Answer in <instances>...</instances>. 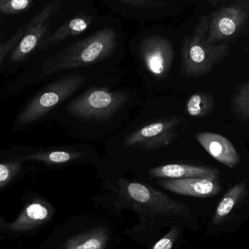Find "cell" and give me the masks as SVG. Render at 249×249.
<instances>
[{"label":"cell","instance_id":"1","mask_svg":"<svg viewBox=\"0 0 249 249\" xmlns=\"http://www.w3.org/2000/svg\"><path fill=\"white\" fill-rule=\"evenodd\" d=\"M116 32L105 28L89 38L74 42L47 60L42 67L44 75L91 65L107 58L115 51Z\"/></svg>","mask_w":249,"mask_h":249},{"label":"cell","instance_id":"2","mask_svg":"<svg viewBox=\"0 0 249 249\" xmlns=\"http://www.w3.org/2000/svg\"><path fill=\"white\" fill-rule=\"evenodd\" d=\"M209 18L199 19L194 31L186 37L181 48V71L188 77L208 74L228 53L226 43H211L207 39Z\"/></svg>","mask_w":249,"mask_h":249},{"label":"cell","instance_id":"3","mask_svg":"<svg viewBox=\"0 0 249 249\" xmlns=\"http://www.w3.org/2000/svg\"><path fill=\"white\" fill-rule=\"evenodd\" d=\"M86 82L85 76L74 74L48 85L20 110L16 116L15 126L23 128L39 121L54 108L75 93Z\"/></svg>","mask_w":249,"mask_h":249},{"label":"cell","instance_id":"4","mask_svg":"<svg viewBox=\"0 0 249 249\" xmlns=\"http://www.w3.org/2000/svg\"><path fill=\"white\" fill-rule=\"evenodd\" d=\"M126 100L127 95L124 92L97 88L88 91L72 101L67 111L83 119H107L119 111Z\"/></svg>","mask_w":249,"mask_h":249},{"label":"cell","instance_id":"5","mask_svg":"<svg viewBox=\"0 0 249 249\" xmlns=\"http://www.w3.org/2000/svg\"><path fill=\"white\" fill-rule=\"evenodd\" d=\"M207 39L220 44L232 39L249 21V0L228 1L219 6L209 16Z\"/></svg>","mask_w":249,"mask_h":249},{"label":"cell","instance_id":"6","mask_svg":"<svg viewBox=\"0 0 249 249\" xmlns=\"http://www.w3.org/2000/svg\"><path fill=\"white\" fill-rule=\"evenodd\" d=\"M63 1H53L47 4L26 23V29L16 48L8 57L9 62L18 64L24 61L36 48H39L51 25V20L60 10Z\"/></svg>","mask_w":249,"mask_h":249},{"label":"cell","instance_id":"7","mask_svg":"<svg viewBox=\"0 0 249 249\" xmlns=\"http://www.w3.org/2000/svg\"><path fill=\"white\" fill-rule=\"evenodd\" d=\"M180 123L179 118L173 117L148 124L129 134L124 140V146L143 150L168 146L178 137L177 127Z\"/></svg>","mask_w":249,"mask_h":249},{"label":"cell","instance_id":"8","mask_svg":"<svg viewBox=\"0 0 249 249\" xmlns=\"http://www.w3.org/2000/svg\"><path fill=\"white\" fill-rule=\"evenodd\" d=\"M123 194L132 202L150 209L154 213L183 216L185 207L154 190L152 187L136 182L120 181Z\"/></svg>","mask_w":249,"mask_h":249},{"label":"cell","instance_id":"9","mask_svg":"<svg viewBox=\"0 0 249 249\" xmlns=\"http://www.w3.org/2000/svg\"><path fill=\"white\" fill-rule=\"evenodd\" d=\"M140 54L148 71L158 78L169 73L174 58V47L168 39L151 36L142 41Z\"/></svg>","mask_w":249,"mask_h":249},{"label":"cell","instance_id":"10","mask_svg":"<svg viewBox=\"0 0 249 249\" xmlns=\"http://www.w3.org/2000/svg\"><path fill=\"white\" fill-rule=\"evenodd\" d=\"M53 209L46 202L40 200H34L25 206L21 213L10 223H6L2 231L15 233L29 232L51 219Z\"/></svg>","mask_w":249,"mask_h":249},{"label":"cell","instance_id":"11","mask_svg":"<svg viewBox=\"0 0 249 249\" xmlns=\"http://www.w3.org/2000/svg\"><path fill=\"white\" fill-rule=\"evenodd\" d=\"M196 139L211 156L228 168H235L240 163L239 154L232 143L222 134L201 133Z\"/></svg>","mask_w":249,"mask_h":249},{"label":"cell","instance_id":"12","mask_svg":"<svg viewBox=\"0 0 249 249\" xmlns=\"http://www.w3.org/2000/svg\"><path fill=\"white\" fill-rule=\"evenodd\" d=\"M159 184L176 194L196 197H213L221 190L217 181L205 178L162 179Z\"/></svg>","mask_w":249,"mask_h":249},{"label":"cell","instance_id":"13","mask_svg":"<svg viewBox=\"0 0 249 249\" xmlns=\"http://www.w3.org/2000/svg\"><path fill=\"white\" fill-rule=\"evenodd\" d=\"M149 174L154 178L166 179L205 178L216 181L219 176V171L206 167L172 164L152 168L149 171Z\"/></svg>","mask_w":249,"mask_h":249},{"label":"cell","instance_id":"14","mask_svg":"<svg viewBox=\"0 0 249 249\" xmlns=\"http://www.w3.org/2000/svg\"><path fill=\"white\" fill-rule=\"evenodd\" d=\"M93 18L88 15H82L73 18L64 23L55 32L48 35L41 42L39 50H45L52 45L59 43L70 37L77 36L84 32L90 26Z\"/></svg>","mask_w":249,"mask_h":249},{"label":"cell","instance_id":"15","mask_svg":"<svg viewBox=\"0 0 249 249\" xmlns=\"http://www.w3.org/2000/svg\"><path fill=\"white\" fill-rule=\"evenodd\" d=\"M109 239L108 231L105 228H93L81 232L67 240L64 249H105Z\"/></svg>","mask_w":249,"mask_h":249},{"label":"cell","instance_id":"16","mask_svg":"<svg viewBox=\"0 0 249 249\" xmlns=\"http://www.w3.org/2000/svg\"><path fill=\"white\" fill-rule=\"evenodd\" d=\"M84 154L80 152H71V151L53 149V150H42L34 152L25 156L18 157L19 160L33 161V162H42L47 165H61L68 163L71 161L80 159Z\"/></svg>","mask_w":249,"mask_h":249},{"label":"cell","instance_id":"17","mask_svg":"<svg viewBox=\"0 0 249 249\" xmlns=\"http://www.w3.org/2000/svg\"><path fill=\"white\" fill-rule=\"evenodd\" d=\"M246 181H242L234 186L225 193L219 202L213 216V223L215 225H219L223 222L224 219L232 211L237 203L244 197L246 192Z\"/></svg>","mask_w":249,"mask_h":249},{"label":"cell","instance_id":"18","mask_svg":"<svg viewBox=\"0 0 249 249\" xmlns=\"http://www.w3.org/2000/svg\"><path fill=\"white\" fill-rule=\"evenodd\" d=\"M214 108V99L210 94L198 92L190 96L186 105L187 114L196 118L209 115Z\"/></svg>","mask_w":249,"mask_h":249},{"label":"cell","instance_id":"19","mask_svg":"<svg viewBox=\"0 0 249 249\" xmlns=\"http://www.w3.org/2000/svg\"><path fill=\"white\" fill-rule=\"evenodd\" d=\"M232 108L237 116L249 120V81L235 94L232 99Z\"/></svg>","mask_w":249,"mask_h":249},{"label":"cell","instance_id":"20","mask_svg":"<svg viewBox=\"0 0 249 249\" xmlns=\"http://www.w3.org/2000/svg\"><path fill=\"white\" fill-rule=\"evenodd\" d=\"M23 162L18 158L0 163V189L13 181L22 171Z\"/></svg>","mask_w":249,"mask_h":249},{"label":"cell","instance_id":"21","mask_svg":"<svg viewBox=\"0 0 249 249\" xmlns=\"http://www.w3.org/2000/svg\"><path fill=\"white\" fill-rule=\"evenodd\" d=\"M33 4L32 0H0V13L13 15L25 13Z\"/></svg>","mask_w":249,"mask_h":249},{"label":"cell","instance_id":"22","mask_svg":"<svg viewBox=\"0 0 249 249\" xmlns=\"http://www.w3.org/2000/svg\"><path fill=\"white\" fill-rule=\"evenodd\" d=\"M26 29V24L23 25L17 31L13 37L5 42H0V70L4 65L6 58H8L10 53L16 48L19 41L21 39Z\"/></svg>","mask_w":249,"mask_h":249},{"label":"cell","instance_id":"23","mask_svg":"<svg viewBox=\"0 0 249 249\" xmlns=\"http://www.w3.org/2000/svg\"><path fill=\"white\" fill-rule=\"evenodd\" d=\"M179 233L180 230L178 228H173L151 249H172Z\"/></svg>","mask_w":249,"mask_h":249},{"label":"cell","instance_id":"24","mask_svg":"<svg viewBox=\"0 0 249 249\" xmlns=\"http://www.w3.org/2000/svg\"><path fill=\"white\" fill-rule=\"evenodd\" d=\"M118 2L124 5L131 6L139 9L154 8L166 4L165 1L157 0H120Z\"/></svg>","mask_w":249,"mask_h":249},{"label":"cell","instance_id":"25","mask_svg":"<svg viewBox=\"0 0 249 249\" xmlns=\"http://www.w3.org/2000/svg\"><path fill=\"white\" fill-rule=\"evenodd\" d=\"M6 222H4V219L0 216V232L2 231L3 228H4V225H5Z\"/></svg>","mask_w":249,"mask_h":249}]
</instances>
